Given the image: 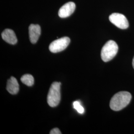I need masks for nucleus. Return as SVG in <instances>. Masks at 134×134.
Masks as SVG:
<instances>
[{"mask_svg":"<svg viewBox=\"0 0 134 134\" xmlns=\"http://www.w3.org/2000/svg\"><path fill=\"white\" fill-rule=\"evenodd\" d=\"M118 46L113 40L107 41L102 48L101 57L104 62H108L111 60L117 54Z\"/></svg>","mask_w":134,"mask_h":134,"instance_id":"f03ea898","label":"nucleus"},{"mask_svg":"<svg viewBox=\"0 0 134 134\" xmlns=\"http://www.w3.org/2000/svg\"><path fill=\"white\" fill-rule=\"evenodd\" d=\"M7 90L12 94H16L19 91V85L16 79L12 77L7 82Z\"/></svg>","mask_w":134,"mask_h":134,"instance_id":"1a4fd4ad","label":"nucleus"},{"mask_svg":"<svg viewBox=\"0 0 134 134\" xmlns=\"http://www.w3.org/2000/svg\"><path fill=\"white\" fill-rule=\"evenodd\" d=\"M76 9V5L74 3L70 2L64 4L60 9L58 12L59 16L61 18H66L74 12Z\"/></svg>","mask_w":134,"mask_h":134,"instance_id":"423d86ee","label":"nucleus"},{"mask_svg":"<svg viewBox=\"0 0 134 134\" xmlns=\"http://www.w3.org/2000/svg\"><path fill=\"white\" fill-rule=\"evenodd\" d=\"M132 65H133V67L134 68V57L133 59V62H132Z\"/></svg>","mask_w":134,"mask_h":134,"instance_id":"ddd939ff","label":"nucleus"},{"mask_svg":"<svg viewBox=\"0 0 134 134\" xmlns=\"http://www.w3.org/2000/svg\"><path fill=\"white\" fill-rule=\"evenodd\" d=\"M70 43V39L68 37H64L54 40L49 45V50L52 53H58L62 51L67 48Z\"/></svg>","mask_w":134,"mask_h":134,"instance_id":"20e7f679","label":"nucleus"},{"mask_svg":"<svg viewBox=\"0 0 134 134\" xmlns=\"http://www.w3.org/2000/svg\"><path fill=\"white\" fill-rule=\"evenodd\" d=\"M109 19L111 23L119 29H125L129 27L128 21L123 14L113 13L109 16Z\"/></svg>","mask_w":134,"mask_h":134,"instance_id":"39448f33","label":"nucleus"},{"mask_svg":"<svg viewBox=\"0 0 134 134\" xmlns=\"http://www.w3.org/2000/svg\"><path fill=\"white\" fill-rule=\"evenodd\" d=\"M50 134H61L62 133L61 132V131H60V130L58 128H54L50 132Z\"/></svg>","mask_w":134,"mask_h":134,"instance_id":"f8f14e48","label":"nucleus"},{"mask_svg":"<svg viewBox=\"0 0 134 134\" xmlns=\"http://www.w3.org/2000/svg\"><path fill=\"white\" fill-rule=\"evenodd\" d=\"M74 108L77 110L78 113L80 114H83L85 112V109L81 105V102L79 101H76L73 103Z\"/></svg>","mask_w":134,"mask_h":134,"instance_id":"9b49d317","label":"nucleus"},{"mask_svg":"<svg viewBox=\"0 0 134 134\" xmlns=\"http://www.w3.org/2000/svg\"><path fill=\"white\" fill-rule=\"evenodd\" d=\"M20 81L24 85L29 86H32L34 82V77L30 74H26L23 76Z\"/></svg>","mask_w":134,"mask_h":134,"instance_id":"9d476101","label":"nucleus"},{"mask_svg":"<svg viewBox=\"0 0 134 134\" xmlns=\"http://www.w3.org/2000/svg\"><path fill=\"white\" fill-rule=\"evenodd\" d=\"M41 34V27L38 24H31L29 26V35L30 42L36 43Z\"/></svg>","mask_w":134,"mask_h":134,"instance_id":"0eeeda50","label":"nucleus"},{"mask_svg":"<svg viewBox=\"0 0 134 134\" xmlns=\"http://www.w3.org/2000/svg\"><path fill=\"white\" fill-rule=\"evenodd\" d=\"M2 37L4 40L10 44L14 45L18 42L15 34L10 29H5L2 34Z\"/></svg>","mask_w":134,"mask_h":134,"instance_id":"6e6552de","label":"nucleus"},{"mask_svg":"<svg viewBox=\"0 0 134 134\" xmlns=\"http://www.w3.org/2000/svg\"><path fill=\"white\" fill-rule=\"evenodd\" d=\"M61 85L59 82H54L51 85L47 96V102L50 107H55L58 105L60 102Z\"/></svg>","mask_w":134,"mask_h":134,"instance_id":"7ed1b4c3","label":"nucleus"},{"mask_svg":"<svg viewBox=\"0 0 134 134\" xmlns=\"http://www.w3.org/2000/svg\"><path fill=\"white\" fill-rule=\"evenodd\" d=\"M132 98L131 93L128 91H120L112 97L110 102L112 110L120 111L129 104Z\"/></svg>","mask_w":134,"mask_h":134,"instance_id":"f257e3e1","label":"nucleus"}]
</instances>
